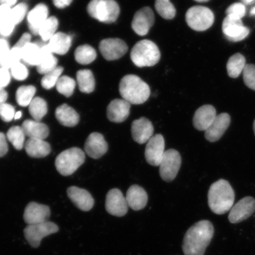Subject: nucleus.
I'll return each mask as SVG.
<instances>
[{
  "label": "nucleus",
  "mask_w": 255,
  "mask_h": 255,
  "mask_svg": "<svg viewBox=\"0 0 255 255\" xmlns=\"http://www.w3.org/2000/svg\"><path fill=\"white\" fill-rule=\"evenodd\" d=\"M100 50L107 60H116L126 55L128 47L125 41L118 38H109L101 41Z\"/></svg>",
  "instance_id": "nucleus-12"
},
{
  "label": "nucleus",
  "mask_w": 255,
  "mask_h": 255,
  "mask_svg": "<svg viewBox=\"0 0 255 255\" xmlns=\"http://www.w3.org/2000/svg\"><path fill=\"white\" fill-rule=\"evenodd\" d=\"M67 194L74 205L84 212L91 210L94 206V200L88 191L75 186L68 188Z\"/></svg>",
  "instance_id": "nucleus-22"
},
{
  "label": "nucleus",
  "mask_w": 255,
  "mask_h": 255,
  "mask_svg": "<svg viewBox=\"0 0 255 255\" xmlns=\"http://www.w3.org/2000/svg\"><path fill=\"white\" fill-rule=\"evenodd\" d=\"M16 2H17V0H0L1 5H7L9 7L15 5Z\"/></svg>",
  "instance_id": "nucleus-54"
},
{
  "label": "nucleus",
  "mask_w": 255,
  "mask_h": 255,
  "mask_svg": "<svg viewBox=\"0 0 255 255\" xmlns=\"http://www.w3.org/2000/svg\"><path fill=\"white\" fill-rule=\"evenodd\" d=\"M8 98V94L4 89H0V104L5 103Z\"/></svg>",
  "instance_id": "nucleus-53"
},
{
  "label": "nucleus",
  "mask_w": 255,
  "mask_h": 255,
  "mask_svg": "<svg viewBox=\"0 0 255 255\" xmlns=\"http://www.w3.org/2000/svg\"><path fill=\"white\" fill-rule=\"evenodd\" d=\"M119 91L124 100L133 105L145 103L151 94L148 85L134 75H127L121 79Z\"/></svg>",
  "instance_id": "nucleus-3"
},
{
  "label": "nucleus",
  "mask_w": 255,
  "mask_h": 255,
  "mask_svg": "<svg viewBox=\"0 0 255 255\" xmlns=\"http://www.w3.org/2000/svg\"><path fill=\"white\" fill-rule=\"evenodd\" d=\"M214 235V227L209 221L197 222L185 234L183 250L184 255H204Z\"/></svg>",
  "instance_id": "nucleus-1"
},
{
  "label": "nucleus",
  "mask_w": 255,
  "mask_h": 255,
  "mask_svg": "<svg viewBox=\"0 0 255 255\" xmlns=\"http://www.w3.org/2000/svg\"><path fill=\"white\" fill-rule=\"evenodd\" d=\"M128 207L126 197L119 189H113L107 193L105 208L109 214L117 217L125 216Z\"/></svg>",
  "instance_id": "nucleus-14"
},
{
  "label": "nucleus",
  "mask_w": 255,
  "mask_h": 255,
  "mask_svg": "<svg viewBox=\"0 0 255 255\" xmlns=\"http://www.w3.org/2000/svg\"><path fill=\"white\" fill-rule=\"evenodd\" d=\"M246 64V59L241 53H236L228 60L226 68L228 75L232 78H237L243 72Z\"/></svg>",
  "instance_id": "nucleus-30"
},
{
  "label": "nucleus",
  "mask_w": 255,
  "mask_h": 255,
  "mask_svg": "<svg viewBox=\"0 0 255 255\" xmlns=\"http://www.w3.org/2000/svg\"><path fill=\"white\" fill-rule=\"evenodd\" d=\"M63 71L62 67H57V68L47 74L44 75V77L41 79V86L43 88L47 90L52 89L57 84L59 81L60 76L61 75Z\"/></svg>",
  "instance_id": "nucleus-42"
},
{
  "label": "nucleus",
  "mask_w": 255,
  "mask_h": 255,
  "mask_svg": "<svg viewBox=\"0 0 255 255\" xmlns=\"http://www.w3.org/2000/svg\"><path fill=\"white\" fill-rule=\"evenodd\" d=\"M36 89L33 86H22L16 92V101L21 107H27L34 98Z\"/></svg>",
  "instance_id": "nucleus-35"
},
{
  "label": "nucleus",
  "mask_w": 255,
  "mask_h": 255,
  "mask_svg": "<svg viewBox=\"0 0 255 255\" xmlns=\"http://www.w3.org/2000/svg\"><path fill=\"white\" fill-rule=\"evenodd\" d=\"M27 10V6L25 3H20L11 8V17L14 25L20 23L23 20Z\"/></svg>",
  "instance_id": "nucleus-44"
},
{
  "label": "nucleus",
  "mask_w": 255,
  "mask_h": 255,
  "mask_svg": "<svg viewBox=\"0 0 255 255\" xmlns=\"http://www.w3.org/2000/svg\"><path fill=\"white\" fill-rule=\"evenodd\" d=\"M165 152V141L163 136L161 134L153 135L146 142L145 150L146 162L152 166H159Z\"/></svg>",
  "instance_id": "nucleus-11"
},
{
  "label": "nucleus",
  "mask_w": 255,
  "mask_h": 255,
  "mask_svg": "<svg viewBox=\"0 0 255 255\" xmlns=\"http://www.w3.org/2000/svg\"><path fill=\"white\" fill-rule=\"evenodd\" d=\"M42 52L36 43H29L21 51V59L31 66H37L40 62Z\"/></svg>",
  "instance_id": "nucleus-29"
},
{
  "label": "nucleus",
  "mask_w": 255,
  "mask_h": 255,
  "mask_svg": "<svg viewBox=\"0 0 255 255\" xmlns=\"http://www.w3.org/2000/svg\"><path fill=\"white\" fill-rule=\"evenodd\" d=\"M14 108L7 103L0 104V118L4 122L9 123L14 119L15 114Z\"/></svg>",
  "instance_id": "nucleus-46"
},
{
  "label": "nucleus",
  "mask_w": 255,
  "mask_h": 255,
  "mask_svg": "<svg viewBox=\"0 0 255 255\" xmlns=\"http://www.w3.org/2000/svg\"><path fill=\"white\" fill-rule=\"evenodd\" d=\"M222 31L228 40L238 42L247 37L250 30L245 26L242 19L231 15H226L222 23Z\"/></svg>",
  "instance_id": "nucleus-10"
},
{
  "label": "nucleus",
  "mask_w": 255,
  "mask_h": 255,
  "mask_svg": "<svg viewBox=\"0 0 255 255\" xmlns=\"http://www.w3.org/2000/svg\"><path fill=\"white\" fill-rule=\"evenodd\" d=\"M155 8L158 14L166 20H171L176 14V9L170 0H155Z\"/></svg>",
  "instance_id": "nucleus-38"
},
{
  "label": "nucleus",
  "mask_w": 255,
  "mask_h": 255,
  "mask_svg": "<svg viewBox=\"0 0 255 255\" xmlns=\"http://www.w3.org/2000/svg\"><path fill=\"white\" fill-rule=\"evenodd\" d=\"M194 1L199 2H206L209 1V0H194Z\"/></svg>",
  "instance_id": "nucleus-58"
},
{
  "label": "nucleus",
  "mask_w": 255,
  "mask_h": 255,
  "mask_svg": "<svg viewBox=\"0 0 255 255\" xmlns=\"http://www.w3.org/2000/svg\"><path fill=\"white\" fill-rule=\"evenodd\" d=\"M108 145L100 133L93 132L89 135L85 142V150L89 157L98 159L108 151Z\"/></svg>",
  "instance_id": "nucleus-18"
},
{
  "label": "nucleus",
  "mask_w": 255,
  "mask_h": 255,
  "mask_svg": "<svg viewBox=\"0 0 255 255\" xmlns=\"http://www.w3.org/2000/svg\"><path fill=\"white\" fill-rule=\"evenodd\" d=\"M24 148L27 154L33 158L45 157L51 152L49 143L41 139L28 138Z\"/></svg>",
  "instance_id": "nucleus-26"
},
{
  "label": "nucleus",
  "mask_w": 255,
  "mask_h": 255,
  "mask_svg": "<svg viewBox=\"0 0 255 255\" xmlns=\"http://www.w3.org/2000/svg\"><path fill=\"white\" fill-rule=\"evenodd\" d=\"M7 137L17 150H21L23 148L25 135L22 127H12L8 130Z\"/></svg>",
  "instance_id": "nucleus-37"
},
{
  "label": "nucleus",
  "mask_w": 255,
  "mask_h": 255,
  "mask_svg": "<svg viewBox=\"0 0 255 255\" xmlns=\"http://www.w3.org/2000/svg\"><path fill=\"white\" fill-rule=\"evenodd\" d=\"M216 117V111L214 107L210 105H203L194 114L193 126L197 130L205 131L212 125Z\"/></svg>",
  "instance_id": "nucleus-21"
},
{
  "label": "nucleus",
  "mask_w": 255,
  "mask_h": 255,
  "mask_svg": "<svg viewBox=\"0 0 255 255\" xmlns=\"http://www.w3.org/2000/svg\"><path fill=\"white\" fill-rule=\"evenodd\" d=\"M186 21L191 29L203 31L212 27L214 23L215 15L209 8L196 5L188 9Z\"/></svg>",
  "instance_id": "nucleus-7"
},
{
  "label": "nucleus",
  "mask_w": 255,
  "mask_h": 255,
  "mask_svg": "<svg viewBox=\"0 0 255 255\" xmlns=\"http://www.w3.org/2000/svg\"><path fill=\"white\" fill-rule=\"evenodd\" d=\"M158 47L153 41L142 40L137 42L130 52V59L139 68L151 67L156 65L160 59Z\"/></svg>",
  "instance_id": "nucleus-4"
},
{
  "label": "nucleus",
  "mask_w": 255,
  "mask_h": 255,
  "mask_svg": "<svg viewBox=\"0 0 255 255\" xmlns=\"http://www.w3.org/2000/svg\"><path fill=\"white\" fill-rule=\"evenodd\" d=\"M96 50L88 44L79 46L75 50V57L76 62L81 65H88L97 58Z\"/></svg>",
  "instance_id": "nucleus-33"
},
{
  "label": "nucleus",
  "mask_w": 255,
  "mask_h": 255,
  "mask_svg": "<svg viewBox=\"0 0 255 255\" xmlns=\"http://www.w3.org/2000/svg\"><path fill=\"white\" fill-rule=\"evenodd\" d=\"M242 73L245 84L249 88L255 91V65L253 64H247Z\"/></svg>",
  "instance_id": "nucleus-43"
},
{
  "label": "nucleus",
  "mask_w": 255,
  "mask_h": 255,
  "mask_svg": "<svg viewBox=\"0 0 255 255\" xmlns=\"http://www.w3.org/2000/svg\"><path fill=\"white\" fill-rule=\"evenodd\" d=\"M85 154L81 149L73 147L63 151L57 156L55 166L64 176L72 175L84 163Z\"/></svg>",
  "instance_id": "nucleus-6"
},
{
  "label": "nucleus",
  "mask_w": 255,
  "mask_h": 255,
  "mask_svg": "<svg viewBox=\"0 0 255 255\" xmlns=\"http://www.w3.org/2000/svg\"><path fill=\"white\" fill-rule=\"evenodd\" d=\"M11 7L7 5H0V34L7 37L13 31L15 25L11 17Z\"/></svg>",
  "instance_id": "nucleus-31"
},
{
  "label": "nucleus",
  "mask_w": 255,
  "mask_h": 255,
  "mask_svg": "<svg viewBox=\"0 0 255 255\" xmlns=\"http://www.w3.org/2000/svg\"><path fill=\"white\" fill-rule=\"evenodd\" d=\"M10 82V74L8 69L0 68V89H4Z\"/></svg>",
  "instance_id": "nucleus-48"
},
{
  "label": "nucleus",
  "mask_w": 255,
  "mask_h": 255,
  "mask_svg": "<svg viewBox=\"0 0 255 255\" xmlns=\"http://www.w3.org/2000/svg\"><path fill=\"white\" fill-rule=\"evenodd\" d=\"M76 77L79 90L83 93L90 94L94 91L95 78L93 73L90 70L84 69L79 71Z\"/></svg>",
  "instance_id": "nucleus-32"
},
{
  "label": "nucleus",
  "mask_w": 255,
  "mask_h": 255,
  "mask_svg": "<svg viewBox=\"0 0 255 255\" xmlns=\"http://www.w3.org/2000/svg\"><path fill=\"white\" fill-rule=\"evenodd\" d=\"M22 50L12 47L5 55L0 56V66L1 68L9 69L12 68L16 64L20 63L21 59Z\"/></svg>",
  "instance_id": "nucleus-39"
},
{
  "label": "nucleus",
  "mask_w": 255,
  "mask_h": 255,
  "mask_svg": "<svg viewBox=\"0 0 255 255\" xmlns=\"http://www.w3.org/2000/svg\"><path fill=\"white\" fill-rule=\"evenodd\" d=\"M59 22L55 17H50L44 21V23L41 25L39 31L41 39L44 42L49 41L54 35L56 33V31L58 27Z\"/></svg>",
  "instance_id": "nucleus-36"
},
{
  "label": "nucleus",
  "mask_w": 255,
  "mask_h": 255,
  "mask_svg": "<svg viewBox=\"0 0 255 255\" xmlns=\"http://www.w3.org/2000/svg\"><path fill=\"white\" fill-rule=\"evenodd\" d=\"M148 194L142 187L133 185L128 190L126 199L128 205L135 211L145 208L148 202Z\"/></svg>",
  "instance_id": "nucleus-23"
},
{
  "label": "nucleus",
  "mask_w": 255,
  "mask_h": 255,
  "mask_svg": "<svg viewBox=\"0 0 255 255\" xmlns=\"http://www.w3.org/2000/svg\"><path fill=\"white\" fill-rule=\"evenodd\" d=\"M25 136L29 138H37L44 139L49 134V128L40 121L35 120H25L22 124Z\"/></svg>",
  "instance_id": "nucleus-25"
},
{
  "label": "nucleus",
  "mask_w": 255,
  "mask_h": 255,
  "mask_svg": "<svg viewBox=\"0 0 255 255\" xmlns=\"http://www.w3.org/2000/svg\"><path fill=\"white\" fill-rule=\"evenodd\" d=\"M8 144L4 133L0 132V157H3L8 152Z\"/></svg>",
  "instance_id": "nucleus-50"
},
{
  "label": "nucleus",
  "mask_w": 255,
  "mask_h": 255,
  "mask_svg": "<svg viewBox=\"0 0 255 255\" xmlns=\"http://www.w3.org/2000/svg\"><path fill=\"white\" fill-rule=\"evenodd\" d=\"M28 111L34 120L40 121L47 113L46 102L40 97L34 98L28 105Z\"/></svg>",
  "instance_id": "nucleus-34"
},
{
  "label": "nucleus",
  "mask_w": 255,
  "mask_h": 255,
  "mask_svg": "<svg viewBox=\"0 0 255 255\" xmlns=\"http://www.w3.org/2000/svg\"><path fill=\"white\" fill-rule=\"evenodd\" d=\"M250 14L251 15L255 16V6L254 7L252 8L250 11Z\"/></svg>",
  "instance_id": "nucleus-57"
},
{
  "label": "nucleus",
  "mask_w": 255,
  "mask_h": 255,
  "mask_svg": "<svg viewBox=\"0 0 255 255\" xmlns=\"http://www.w3.org/2000/svg\"><path fill=\"white\" fill-rule=\"evenodd\" d=\"M181 164L180 153L174 149L165 151L163 158L159 164V174L162 179L171 182L176 177Z\"/></svg>",
  "instance_id": "nucleus-9"
},
{
  "label": "nucleus",
  "mask_w": 255,
  "mask_h": 255,
  "mask_svg": "<svg viewBox=\"0 0 255 255\" xmlns=\"http://www.w3.org/2000/svg\"><path fill=\"white\" fill-rule=\"evenodd\" d=\"M50 216L49 206L30 202L25 207L23 218L25 222L29 225L47 222Z\"/></svg>",
  "instance_id": "nucleus-16"
},
{
  "label": "nucleus",
  "mask_w": 255,
  "mask_h": 255,
  "mask_svg": "<svg viewBox=\"0 0 255 255\" xmlns=\"http://www.w3.org/2000/svg\"><path fill=\"white\" fill-rule=\"evenodd\" d=\"M255 212V199L250 196L244 197L232 207L228 216L229 221L233 224L243 222Z\"/></svg>",
  "instance_id": "nucleus-13"
},
{
  "label": "nucleus",
  "mask_w": 255,
  "mask_h": 255,
  "mask_svg": "<svg viewBox=\"0 0 255 255\" xmlns=\"http://www.w3.org/2000/svg\"><path fill=\"white\" fill-rule=\"evenodd\" d=\"M231 121V117L227 113L217 116L212 125L205 130V135L207 141L211 142L219 141L230 126Z\"/></svg>",
  "instance_id": "nucleus-19"
},
{
  "label": "nucleus",
  "mask_w": 255,
  "mask_h": 255,
  "mask_svg": "<svg viewBox=\"0 0 255 255\" xmlns=\"http://www.w3.org/2000/svg\"><path fill=\"white\" fill-rule=\"evenodd\" d=\"M73 0H53L54 5L58 8H64L71 4Z\"/></svg>",
  "instance_id": "nucleus-52"
},
{
  "label": "nucleus",
  "mask_w": 255,
  "mask_h": 255,
  "mask_svg": "<svg viewBox=\"0 0 255 255\" xmlns=\"http://www.w3.org/2000/svg\"><path fill=\"white\" fill-rule=\"evenodd\" d=\"M254 133H255V120L254 121Z\"/></svg>",
  "instance_id": "nucleus-59"
},
{
  "label": "nucleus",
  "mask_w": 255,
  "mask_h": 255,
  "mask_svg": "<svg viewBox=\"0 0 255 255\" xmlns=\"http://www.w3.org/2000/svg\"><path fill=\"white\" fill-rule=\"evenodd\" d=\"M154 21L155 16L152 9L149 7H143L137 11L133 16L131 24L132 30L139 36H145Z\"/></svg>",
  "instance_id": "nucleus-15"
},
{
  "label": "nucleus",
  "mask_w": 255,
  "mask_h": 255,
  "mask_svg": "<svg viewBox=\"0 0 255 255\" xmlns=\"http://www.w3.org/2000/svg\"><path fill=\"white\" fill-rule=\"evenodd\" d=\"M31 36L29 33H24L20 39L15 44L13 47L17 48L19 49H23L27 44L30 43Z\"/></svg>",
  "instance_id": "nucleus-49"
},
{
  "label": "nucleus",
  "mask_w": 255,
  "mask_h": 255,
  "mask_svg": "<svg viewBox=\"0 0 255 255\" xmlns=\"http://www.w3.org/2000/svg\"><path fill=\"white\" fill-rule=\"evenodd\" d=\"M87 10L92 18L108 24L116 22L120 13V6L115 0H91Z\"/></svg>",
  "instance_id": "nucleus-5"
},
{
  "label": "nucleus",
  "mask_w": 255,
  "mask_h": 255,
  "mask_svg": "<svg viewBox=\"0 0 255 255\" xmlns=\"http://www.w3.org/2000/svg\"><path fill=\"white\" fill-rule=\"evenodd\" d=\"M235 194L228 181L221 179L213 183L208 192V205L217 215L225 214L234 206Z\"/></svg>",
  "instance_id": "nucleus-2"
},
{
  "label": "nucleus",
  "mask_w": 255,
  "mask_h": 255,
  "mask_svg": "<svg viewBox=\"0 0 255 255\" xmlns=\"http://www.w3.org/2000/svg\"><path fill=\"white\" fill-rule=\"evenodd\" d=\"M247 13V8L245 4L241 2H236L231 4L226 9V15H231L242 19Z\"/></svg>",
  "instance_id": "nucleus-45"
},
{
  "label": "nucleus",
  "mask_w": 255,
  "mask_h": 255,
  "mask_svg": "<svg viewBox=\"0 0 255 255\" xmlns=\"http://www.w3.org/2000/svg\"><path fill=\"white\" fill-rule=\"evenodd\" d=\"M71 37L63 33H57L51 38L48 46L52 53L65 55L71 46Z\"/></svg>",
  "instance_id": "nucleus-28"
},
{
  "label": "nucleus",
  "mask_w": 255,
  "mask_h": 255,
  "mask_svg": "<svg viewBox=\"0 0 255 255\" xmlns=\"http://www.w3.org/2000/svg\"><path fill=\"white\" fill-rule=\"evenodd\" d=\"M254 1H255V0H242V2H243L245 5L252 4Z\"/></svg>",
  "instance_id": "nucleus-56"
},
{
  "label": "nucleus",
  "mask_w": 255,
  "mask_h": 255,
  "mask_svg": "<svg viewBox=\"0 0 255 255\" xmlns=\"http://www.w3.org/2000/svg\"><path fill=\"white\" fill-rule=\"evenodd\" d=\"M57 60L52 53H42L39 65L37 66L38 72L46 75L57 68Z\"/></svg>",
  "instance_id": "nucleus-40"
},
{
  "label": "nucleus",
  "mask_w": 255,
  "mask_h": 255,
  "mask_svg": "<svg viewBox=\"0 0 255 255\" xmlns=\"http://www.w3.org/2000/svg\"><path fill=\"white\" fill-rule=\"evenodd\" d=\"M59 231L58 226L47 221L38 224L29 225L24 229V234L25 239L32 248L40 247L41 240L50 235L56 234Z\"/></svg>",
  "instance_id": "nucleus-8"
},
{
  "label": "nucleus",
  "mask_w": 255,
  "mask_h": 255,
  "mask_svg": "<svg viewBox=\"0 0 255 255\" xmlns=\"http://www.w3.org/2000/svg\"><path fill=\"white\" fill-rule=\"evenodd\" d=\"M10 50L8 41L5 39H0V56L5 55Z\"/></svg>",
  "instance_id": "nucleus-51"
},
{
  "label": "nucleus",
  "mask_w": 255,
  "mask_h": 255,
  "mask_svg": "<svg viewBox=\"0 0 255 255\" xmlns=\"http://www.w3.org/2000/svg\"><path fill=\"white\" fill-rule=\"evenodd\" d=\"M49 9L44 4H38L28 12L27 21L28 27L32 33L39 34L40 28L48 18Z\"/></svg>",
  "instance_id": "nucleus-24"
},
{
  "label": "nucleus",
  "mask_w": 255,
  "mask_h": 255,
  "mask_svg": "<svg viewBox=\"0 0 255 255\" xmlns=\"http://www.w3.org/2000/svg\"><path fill=\"white\" fill-rule=\"evenodd\" d=\"M130 104L124 99L112 101L107 108V117L111 122H124L129 116Z\"/></svg>",
  "instance_id": "nucleus-20"
},
{
  "label": "nucleus",
  "mask_w": 255,
  "mask_h": 255,
  "mask_svg": "<svg viewBox=\"0 0 255 255\" xmlns=\"http://www.w3.org/2000/svg\"><path fill=\"white\" fill-rule=\"evenodd\" d=\"M11 73L13 77L17 81H24L27 78L28 70L23 64L18 63L11 68Z\"/></svg>",
  "instance_id": "nucleus-47"
},
{
  "label": "nucleus",
  "mask_w": 255,
  "mask_h": 255,
  "mask_svg": "<svg viewBox=\"0 0 255 255\" xmlns=\"http://www.w3.org/2000/svg\"><path fill=\"white\" fill-rule=\"evenodd\" d=\"M22 116V113L21 111H18L17 113H16L14 116V120H17L18 119H20Z\"/></svg>",
  "instance_id": "nucleus-55"
},
{
  "label": "nucleus",
  "mask_w": 255,
  "mask_h": 255,
  "mask_svg": "<svg viewBox=\"0 0 255 255\" xmlns=\"http://www.w3.org/2000/svg\"><path fill=\"white\" fill-rule=\"evenodd\" d=\"M57 91L66 97H70L74 92L76 87L75 80L68 76L60 77L56 84Z\"/></svg>",
  "instance_id": "nucleus-41"
},
{
  "label": "nucleus",
  "mask_w": 255,
  "mask_h": 255,
  "mask_svg": "<svg viewBox=\"0 0 255 255\" xmlns=\"http://www.w3.org/2000/svg\"><path fill=\"white\" fill-rule=\"evenodd\" d=\"M55 116L57 121L65 127H73L79 123V116L77 112L67 104L57 108Z\"/></svg>",
  "instance_id": "nucleus-27"
},
{
  "label": "nucleus",
  "mask_w": 255,
  "mask_h": 255,
  "mask_svg": "<svg viewBox=\"0 0 255 255\" xmlns=\"http://www.w3.org/2000/svg\"><path fill=\"white\" fill-rule=\"evenodd\" d=\"M154 127L151 121L145 117L133 121L131 125V134L134 141L143 144L147 142L153 136Z\"/></svg>",
  "instance_id": "nucleus-17"
}]
</instances>
